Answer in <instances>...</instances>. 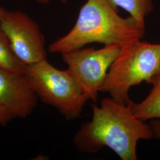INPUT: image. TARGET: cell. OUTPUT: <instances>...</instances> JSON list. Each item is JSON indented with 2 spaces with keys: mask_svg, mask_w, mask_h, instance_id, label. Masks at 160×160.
<instances>
[{
  "mask_svg": "<svg viewBox=\"0 0 160 160\" xmlns=\"http://www.w3.org/2000/svg\"><path fill=\"white\" fill-rule=\"evenodd\" d=\"M132 103L125 105L106 97L100 106L92 104V120L82 123L73 137L76 149L92 154L108 147L121 160H137L138 142L151 139L154 134L150 125L134 116Z\"/></svg>",
  "mask_w": 160,
  "mask_h": 160,
  "instance_id": "1",
  "label": "cell"
},
{
  "mask_svg": "<svg viewBox=\"0 0 160 160\" xmlns=\"http://www.w3.org/2000/svg\"><path fill=\"white\" fill-rule=\"evenodd\" d=\"M108 0H87L80 10L73 28L48 47L51 53H62L83 48L90 43L126 46L141 40L145 25L133 17L123 18Z\"/></svg>",
  "mask_w": 160,
  "mask_h": 160,
  "instance_id": "2",
  "label": "cell"
},
{
  "mask_svg": "<svg viewBox=\"0 0 160 160\" xmlns=\"http://www.w3.org/2000/svg\"><path fill=\"white\" fill-rule=\"evenodd\" d=\"M160 73V44L138 40L121 48L110 67L100 92L109 93L118 103L129 105L132 87L143 81L151 84Z\"/></svg>",
  "mask_w": 160,
  "mask_h": 160,
  "instance_id": "3",
  "label": "cell"
},
{
  "mask_svg": "<svg viewBox=\"0 0 160 160\" xmlns=\"http://www.w3.org/2000/svg\"><path fill=\"white\" fill-rule=\"evenodd\" d=\"M25 73L43 102L57 109L67 120L80 117L89 98L68 69L59 70L46 59L26 65Z\"/></svg>",
  "mask_w": 160,
  "mask_h": 160,
  "instance_id": "4",
  "label": "cell"
},
{
  "mask_svg": "<svg viewBox=\"0 0 160 160\" xmlns=\"http://www.w3.org/2000/svg\"><path fill=\"white\" fill-rule=\"evenodd\" d=\"M120 50L119 45H110L99 49L83 47L61 54L63 62L82 87L89 100L96 103L109 68Z\"/></svg>",
  "mask_w": 160,
  "mask_h": 160,
  "instance_id": "5",
  "label": "cell"
},
{
  "mask_svg": "<svg viewBox=\"0 0 160 160\" xmlns=\"http://www.w3.org/2000/svg\"><path fill=\"white\" fill-rule=\"evenodd\" d=\"M0 28L16 55L25 65L47 59L44 36L38 23L26 13L6 10L0 19Z\"/></svg>",
  "mask_w": 160,
  "mask_h": 160,
  "instance_id": "6",
  "label": "cell"
},
{
  "mask_svg": "<svg viewBox=\"0 0 160 160\" xmlns=\"http://www.w3.org/2000/svg\"><path fill=\"white\" fill-rule=\"evenodd\" d=\"M38 99L25 71L12 73L0 69V106L14 118L30 116Z\"/></svg>",
  "mask_w": 160,
  "mask_h": 160,
  "instance_id": "7",
  "label": "cell"
},
{
  "mask_svg": "<svg viewBox=\"0 0 160 160\" xmlns=\"http://www.w3.org/2000/svg\"><path fill=\"white\" fill-rule=\"evenodd\" d=\"M152 88L148 96L139 103H132V110L134 116L145 121L160 119V73L152 81Z\"/></svg>",
  "mask_w": 160,
  "mask_h": 160,
  "instance_id": "8",
  "label": "cell"
},
{
  "mask_svg": "<svg viewBox=\"0 0 160 160\" xmlns=\"http://www.w3.org/2000/svg\"><path fill=\"white\" fill-rule=\"evenodd\" d=\"M26 65L12 51L7 36L0 28V69L12 73H22Z\"/></svg>",
  "mask_w": 160,
  "mask_h": 160,
  "instance_id": "9",
  "label": "cell"
},
{
  "mask_svg": "<svg viewBox=\"0 0 160 160\" xmlns=\"http://www.w3.org/2000/svg\"><path fill=\"white\" fill-rule=\"evenodd\" d=\"M110 4L118 11V7L128 12L138 22L145 25V18L152 12V0H108Z\"/></svg>",
  "mask_w": 160,
  "mask_h": 160,
  "instance_id": "10",
  "label": "cell"
},
{
  "mask_svg": "<svg viewBox=\"0 0 160 160\" xmlns=\"http://www.w3.org/2000/svg\"><path fill=\"white\" fill-rule=\"evenodd\" d=\"M14 118L12 116L8 110L0 106V125L6 126Z\"/></svg>",
  "mask_w": 160,
  "mask_h": 160,
  "instance_id": "11",
  "label": "cell"
},
{
  "mask_svg": "<svg viewBox=\"0 0 160 160\" xmlns=\"http://www.w3.org/2000/svg\"><path fill=\"white\" fill-rule=\"evenodd\" d=\"M150 126L154 137L160 139V119H154L150 121Z\"/></svg>",
  "mask_w": 160,
  "mask_h": 160,
  "instance_id": "12",
  "label": "cell"
},
{
  "mask_svg": "<svg viewBox=\"0 0 160 160\" xmlns=\"http://www.w3.org/2000/svg\"><path fill=\"white\" fill-rule=\"evenodd\" d=\"M36 1L38 2L40 4H48L52 0H36ZM58 1H59L62 3H66L68 1V0H58Z\"/></svg>",
  "mask_w": 160,
  "mask_h": 160,
  "instance_id": "13",
  "label": "cell"
},
{
  "mask_svg": "<svg viewBox=\"0 0 160 160\" xmlns=\"http://www.w3.org/2000/svg\"><path fill=\"white\" fill-rule=\"evenodd\" d=\"M6 12V10H5L4 8H2L1 6H0V19L2 17V16L4 15V14Z\"/></svg>",
  "mask_w": 160,
  "mask_h": 160,
  "instance_id": "14",
  "label": "cell"
}]
</instances>
